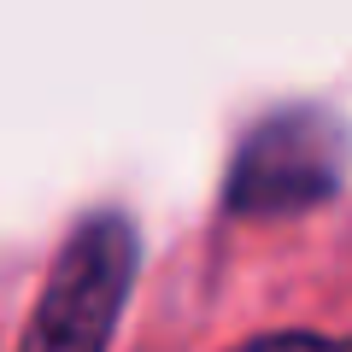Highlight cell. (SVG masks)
Masks as SVG:
<instances>
[{"label": "cell", "instance_id": "3", "mask_svg": "<svg viewBox=\"0 0 352 352\" xmlns=\"http://www.w3.org/2000/svg\"><path fill=\"white\" fill-rule=\"evenodd\" d=\"M229 352H352V335H323V329H270Z\"/></svg>", "mask_w": 352, "mask_h": 352}, {"label": "cell", "instance_id": "1", "mask_svg": "<svg viewBox=\"0 0 352 352\" xmlns=\"http://www.w3.org/2000/svg\"><path fill=\"white\" fill-rule=\"evenodd\" d=\"M141 270V229L129 212H88L65 235L18 352H106Z\"/></svg>", "mask_w": 352, "mask_h": 352}, {"label": "cell", "instance_id": "2", "mask_svg": "<svg viewBox=\"0 0 352 352\" xmlns=\"http://www.w3.org/2000/svg\"><path fill=\"white\" fill-rule=\"evenodd\" d=\"M346 176V129L323 106H276L241 135L223 176L229 217H300L335 200Z\"/></svg>", "mask_w": 352, "mask_h": 352}]
</instances>
